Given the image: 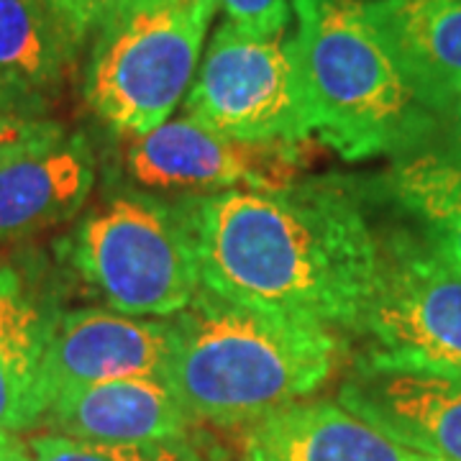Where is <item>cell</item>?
<instances>
[{"label":"cell","instance_id":"obj_1","mask_svg":"<svg viewBox=\"0 0 461 461\" xmlns=\"http://www.w3.org/2000/svg\"><path fill=\"white\" fill-rule=\"evenodd\" d=\"M185 221L200 282L257 311L359 330L379 275V239L344 185L290 182L193 198Z\"/></svg>","mask_w":461,"mask_h":461},{"label":"cell","instance_id":"obj_2","mask_svg":"<svg viewBox=\"0 0 461 461\" xmlns=\"http://www.w3.org/2000/svg\"><path fill=\"white\" fill-rule=\"evenodd\" d=\"M167 384L193 420L249 426L326 384L344 357L339 330L236 305L200 287L172 321Z\"/></svg>","mask_w":461,"mask_h":461},{"label":"cell","instance_id":"obj_3","mask_svg":"<svg viewBox=\"0 0 461 461\" xmlns=\"http://www.w3.org/2000/svg\"><path fill=\"white\" fill-rule=\"evenodd\" d=\"M293 51L311 129L348 162L429 147L438 121L415 95L362 0H293Z\"/></svg>","mask_w":461,"mask_h":461},{"label":"cell","instance_id":"obj_4","mask_svg":"<svg viewBox=\"0 0 461 461\" xmlns=\"http://www.w3.org/2000/svg\"><path fill=\"white\" fill-rule=\"evenodd\" d=\"M218 0H141L98 33L87 67L90 108L121 136L167 123L200 67Z\"/></svg>","mask_w":461,"mask_h":461},{"label":"cell","instance_id":"obj_5","mask_svg":"<svg viewBox=\"0 0 461 461\" xmlns=\"http://www.w3.org/2000/svg\"><path fill=\"white\" fill-rule=\"evenodd\" d=\"M75 264L115 313L172 318L200 293V267L185 213L121 195L85 218Z\"/></svg>","mask_w":461,"mask_h":461},{"label":"cell","instance_id":"obj_6","mask_svg":"<svg viewBox=\"0 0 461 461\" xmlns=\"http://www.w3.org/2000/svg\"><path fill=\"white\" fill-rule=\"evenodd\" d=\"M357 364L461 377V272L411 233L379 241V275Z\"/></svg>","mask_w":461,"mask_h":461},{"label":"cell","instance_id":"obj_7","mask_svg":"<svg viewBox=\"0 0 461 461\" xmlns=\"http://www.w3.org/2000/svg\"><path fill=\"white\" fill-rule=\"evenodd\" d=\"M185 111L198 123L254 144H305L311 113L293 39L218 26L187 90Z\"/></svg>","mask_w":461,"mask_h":461},{"label":"cell","instance_id":"obj_8","mask_svg":"<svg viewBox=\"0 0 461 461\" xmlns=\"http://www.w3.org/2000/svg\"><path fill=\"white\" fill-rule=\"evenodd\" d=\"M300 144H254L213 131L195 118H169L131 139L126 165L154 190H280L295 182Z\"/></svg>","mask_w":461,"mask_h":461},{"label":"cell","instance_id":"obj_9","mask_svg":"<svg viewBox=\"0 0 461 461\" xmlns=\"http://www.w3.org/2000/svg\"><path fill=\"white\" fill-rule=\"evenodd\" d=\"M172 323L115 311H72L51 323L41 362V395L54 397L100 382L165 375Z\"/></svg>","mask_w":461,"mask_h":461},{"label":"cell","instance_id":"obj_10","mask_svg":"<svg viewBox=\"0 0 461 461\" xmlns=\"http://www.w3.org/2000/svg\"><path fill=\"white\" fill-rule=\"evenodd\" d=\"M339 402L433 461H461V377L357 364Z\"/></svg>","mask_w":461,"mask_h":461},{"label":"cell","instance_id":"obj_11","mask_svg":"<svg viewBox=\"0 0 461 461\" xmlns=\"http://www.w3.org/2000/svg\"><path fill=\"white\" fill-rule=\"evenodd\" d=\"M95 185V157L62 126L0 159V241L21 239L75 215Z\"/></svg>","mask_w":461,"mask_h":461},{"label":"cell","instance_id":"obj_12","mask_svg":"<svg viewBox=\"0 0 461 461\" xmlns=\"http://www.w3.org/2000/svg\"><path fill=\"white\" fill-rule=\"evenodd\" d=\"M247 461H433L330 400H297L249 423Z\"/></svg>","mask_w":461,"mask_h":461},{"label":"cell","instance_id":"obj_13","mask_svg":"<svg viewBox=\"0 0 461 461\" xmlns=\"http://www.w3.org/2000/svg\"><path fill=\"white\" fill-rule=\"evenodd\" d=\"M59 436L100 444L182 441L190 415L165 377L100 382L54 397L44 418Z\"/></svg>","mask_w":461,"mask_h":461},{"label":"cell","instance_id":"obj_14","mask_svg":"<svg viewBox=\"0 0 461 461\" xmlns=\"http://www.w3.org/2000/svg\"><path fill=\"white\" fill-rule=\"evenodd\" d=\"M362 3L415 95L438 115L461 93V0Z\"/></svg>","mask_w":461,"mask_h":461},{"label":"cell","instance_id":"obj_15","mask_svg":"<svg viewBox=\"0 0 461 461\" xmlns=\"http://www.w3.org/2000/svg\"><path fill=\"white\" fill-rule=\"evenodd\" d=\"M51 323L14 269H0V430L36 426L47 402L41 395V362Z\"/></svg>","mask_w":461,"mask_h":461},{"label":"cell","instance_id":"obj_16","mask_svg":"<svg viewBox=\"0 0 461 461\" xmlns=\"http://www.w3.org/2000/svg\"><path fill=\"white\" fill-rule=\"evenodd\" d=\"M393 198L415 218L423 241L461 272V162L423 147L397 157L387 175Z\"/></svg>","mask_w":461,"mask_h":461},{"label":"cell","instance_id":"obj_17","mask_svg":"<svg viewBox=\"0 0 461 461\" xmlns=\"http://www.w3.org/2000/svg\"><path fill=\"white\" fill-rule=\"evenodd\" d=\"M75 47L50 0H0V77L29 90L51 83Z\"/></svg>","mask_w":461,"mask_h":461},{"label":"cell","instance_id":"obj_18","mask_svg":"<svg viewBox=\"0 0 461 461\" xmlns=\"http://www.w3.org/2000/svg\"><path fill=\"white\" fill-rule=\"evenodd\" d=\"M33 461H205L193 446L182 441L159 444H100L59 433L39 436L32 444Z\"/></svg>","mask_w":461,"mask_h":461},{"label":"cell","instance_id":"obj_19","mask_svg":"<svg viewBox=\"0 0 461 461\" xmlns=\"http://www.w3.org/2000/svg\"><path fill=\"white\" fill-rule=\"evenodd\" d=\"M218 8L229 23L254 36H285L295 18L293 0H218Z\"/></svg>","mask_w":461,"mask_h":461},{"label":"cell","instance_id":"obj_20","mask_svg":"<svg viewBox=\"0 0 461 461\" xmlns=\"http://www.w3.org/2000/svg\"><path fill=\"white\" fill-rule=\"evenodd\" d=\"M139 3L141 0H50L75 44H80L90 33H100Z\"/></svg>","mask_w":461,"mask_h":461},{"label":"cell","instance_id":"obj_21","mask_svg":"<svg viewBox=\"0 0 461 461\" xmlns=\"http://www.w3.org/2000/svg\"><path fill=\"white\" fill-rule=\"evenodd\" d=\"M51 121H33L26 115H8V118H0V159L5 154H11L14 149L23 147L33 141L36 136H41L44 131H50Z\"/></svg>","mask_w":461,"mask_h":461},{"label":"cell","instance_id":"obj_22","mask_svg":"<svg viewBox=\"0 0 461 461\" xmlns=\"http://www.w3.org/2000/svg\"><path fill=\"white\" fill-rule=\"evenodd\" d=\"M436 118H438V129H436L433 139H438V141L429 144V147L441 149L444 154L461 162V93L446 108H441Z\"/></svg>","mask_w":461,"mask_h":461},{"label":"cell","instance_id":"obj_23","mask_svg":"<svg viewBox=\"0 0 461 461\" xmlns=\"http://www.w3.org/2000/svg\"><path fill=\"white\" fill-rule=\"evenodd\" d=\"M29 87L14 83L8 77H0V118H8V115H21L18 111L32 100Z\"/></svg>","mask_w":461,"mask_h":461},{"label":"cell","instance_id":"obj_24","mask_svg":"<svg viewBox=\"0 0 461 461\" xmlns=\"http://www.w3.org/2000/svg\"><path fill=\"white\" fill-rule=\"evenodd\" d=\"M0 461H33L32 448L23 444L16 433L0 430Z\"/></svg>","mask_w":461,"mask_h":461}]
</instances>
